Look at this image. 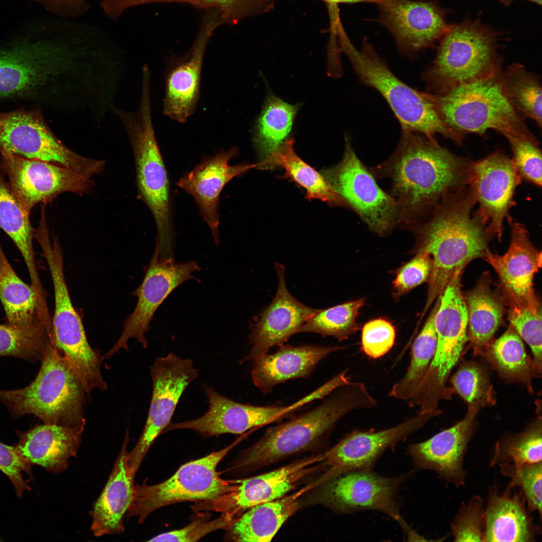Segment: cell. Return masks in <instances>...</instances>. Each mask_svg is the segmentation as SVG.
Returning <instances> with one entry per match:
<instances>
[{"mask_svg": "<svg viewBox=\"0 0 542 542\" xmlns=\"http://www.w3.org/2000/svg\"><path fill=\"white\" fill-rule=\"evenodd\" d=\"M471 163L435 138L401 130L394 152L370 170L375 178L390 179L398 225L408 229L424 221L444 198L468 185Z\"/></svg>", "mask_w": 542, "mask_h": 542, "instance_id": "cell-1", "label": "cell"}, {"mask_svg": "<svg viewBox=\"0 0 542 542\" xmlns=\"http://www.w3.org/2000/svg\"><path fill=\"white\" fill-rule=\"evenodd\" d=\"M469 188L464 187L444 198L429 219L410 227L416 238V250L428 253L432 268L424 314L459 270L471 260L484 257L491 235L478 215Z\"/></svg>", "mask_w": 542, "mask_h": 542, "instance_id": "cell-2", "label": "cell"}, {"mask_svg": "<svg viewBox=\"0 0 542 542\" xmlns=\"http://www.w3.org/2000/svg\"><path fill=\"white\" fill-rule=\"evenodd\" d=\"M91 66L75 39L16 45L0 51V97L48 86L61 105L68 103L86 85Z\"/></svg>", "mask_w": 542, "mask_h": 542, "instance_id": "cell-3", "label": "cell"}, {"mask_svg": "<svg viewBox=\"0 0 542 542\" xmlns=\"http://www.w3.org/2000/svg\"><path fill=\"white\" fill-rule=\"evenodd\" d=\"M332 393L314 409L267 429L242 455L235 467H261L301 452L328 434L350 413L377 404L362 382L351 381Z\"/></svg>", "mask_w": 542, "mask_h": 542, "instance_id": "cell-4", "label": "cell"}, {"mask_svg": "<svg viewBox=\"0 0 542 542\" xmlns=\"http://www.w3.org/2000/svg\"><path fill=\"white\" fill-rule=\"evenodd\" d=\"M141 88L137 109L127 111L114 105L110 112L119 120L130 142L139 192L154 218L160 255L173 257L174 229L170 181L152 119L151 86L145 83Z\"/></svg>", "mask_w": 542, "mask_h": 542, "instance_id": "cell-5", "label": "cell"}, {"mask_svg": "<svg viewBox=\"0 0 542 542\" xmlns=\"http://www.w3.org/2000/svg\"><path fill=\"white\" fill-rule=\"evenodd\" d=\"M40 370L28 386L0 390V401L13 416L32 414L44 424L84 427L87 393L82 382L54 345L46 351Z\"/></svg>", "mask_w": 542, "mask_h": 542, "instance_id": "cell-6", "label": "cell"}, {"mask_svg": "<svg viewBox=\"0 0 542 542\" xmlns=\"http://www.w3.org/2000/svg\"><path fill=\"white\" fill-rule=\"evenodd\" d=\"M340 44L359 81L375 89L384 98L401 130L418 132L431 138L440 134L462 145L465 135L443 121L428 93L411 87L396 77L367 40L363 41L360 49L345 37L341 39Z\"/></svg>", "mask_w": 542, "mask_h": 542, "instance_id": "cell-7", "label": "cell"}, {"mask_svg": "<svg viewBox=\"0 0 542 542\" xmlns=\"http://www.w3.org/2000/svg\"><path fill=\"white\" fill-rule=\"evenodd\" d=\"M502 70L441 93L427 92L443 121L458 132L482 135L493 129L502 135L533 137L504 93Z\"/></svg>", "mask_w": 542, "mask_h": 542, "instance_id": "cell-8", "label": "cell"}, {"mask_svg": "<svg viewBox=\"0 0 542 542\" xmlns=\"http://www.w3.org/2000/svg\"><path fill=\"white\" fill-rule=\"evenodd\" d=\"M494 37L471 22L449 28L430 66L423 73L426 92L439 94L502 70Z\"/></svg>", "mask_w": 542, "mask_h": 542, "instance_id": "cell-9", "label": "cell"}, {"mask_svg": "<svg viewBox=\"0 0 542 542\" xmlns=\"http://www.w3.org/2000/svg\"><path fill=\"white\" fill-rule=\"evenodd\" d=\"M241 439L227 447L182 465L169 479L160 483L134 485L127 518L137 516L144 522L155 510L172 504L212 500L229 492L233 480H226L217 471L219 463Z\"/></svg>", "mask_w": 542, "mask_h": 542, "instance_id": "cell-10", "label": "cell"}, {"mask_svg": "<svg viewBox=\"0 0 542 542\" xmlns=\"http://www.w3.org/2000/svg\"><path fill=\"white\" fill-rule=\"evenodd\" d=\"M36 239L48 264L52 279L55 300L52 319L55 347L80 380L89 383L101 375L102 357L89 344L81 319L71 301L67 286L61 246L49 232L42 231Z\"/></svg>", "mask_w": 542, "mask_h": 542, "instance_id": "cell-11", "label": "cell"}, {"mask_svg": "<svg viewBox=\"0 0 542 542\" xmlns=\"http://www.w3.org/2000/svg\"><path fill=\"white\" fill-rule=\"evenodd\" d=\"M0 152L54 163L89 179L105 166L104 161L81 156L67 147L38 109L0 112Z\"/></svg>", "mask_w": 542, "mask_h": 542, "instance_id": "cell-12", "label": "cell"}, {"mask_svg": "<svg viewBox=\"0 0 542 542\" xmlns=\"http://www.w3.org/2000/svg\"><path fill=\"white\" fill-rule=\"evenodd\" d=\"M462 271L455 273L439 296L435 318L436 350L417 392V398L427 404L437 405L450 397L446 381L468 340V310L461 290Z\"/></svg>", "mask_w": 542, "mask_h": 542, "instance_id": "cell-13", "label": "cell"}, {"mask_svg": "<svg viewBox=\"0 0 542 542\" xmlns=\"http://www.w3.org/2000/svg\"><path fill=\"white\" fill-rule=\"evenodd\" d=\"M341 161L322 170V175L372 232L385 236L398 225L397 204L379 187L374 176L359 160L349 137L346 136Z\"/></svg>", "mask_w": 542, "mask_h": 542, "instance_id": "cell-14", "label": "cell"}, {"mask_svg": "<svg viewBox=\"0 0 542 542\" xmlns=\"http://www.w3.org/2000/svg\"><path fill=\"white\" fill-rule=\"evenodd\" d=\"M153 391L142 435L128 453L130 473L136 475L150 447L171 421L182 394L198 376L193 361L174 353L158 357L150 368Z\"/></svg>", "mask_w": 542, "mask_h": 542, "instance_id": "cell-15", "label": "cell"}, {"mask_svg": "<svg viewBox=\"0 0 542 542\" xmlns=\"http://www.w3.org/2000/svg\"><path fill=\"white\" fill-rule=\"evenodd\" d=\"M325 452L312 455L267 473L233 480L231 491L212 500L196 502L193 508L229 513L237 519L251 507L288 494L306 477L325 470Z\"/></svg>", "mask_w": 542, "mask_h": 542, "instance_id": "cell-16", "label": "cell"}, {"mask_svg": "<svg viewBox=\"0 0 542 542\" xmlns=\"http://www.w3.org/2000/svg\"><path fill=\"white\" fill-rule=\"evenodd\" d=\"M200 269L194 261L176 263L173 257H160L156 244L143 282L134 292L138 297L136 306L124 322L120 336L105 357L108 358L121 349L128 350L130 339L147 347L146 334L156 311L175 288L186 281L195 279L192 273Z\"/></svg>", "mask_w": 542, "mask_h": 542, "instance_id": "cell-17", "label": "cell"}, {"mask_svg": "<svg viewBox=\"0 0 542 542\" xmlns=\"http://www.w3.org/2000/svg\"><path fill=\"white\" fill-rule=\"evenodd\" d=\"M209 409L201 417L188 421L171 423L165 432L189 429L205 437L224 434H241L249 430L276 423L293 415L299 409L314 400L310 393L288 406H256L231 400L205 385Z\"/></svg>", "mask_w": 542, "mask_h": 542, "instance_id": "cell-18", "label": "cell"}, {"mask_svg": "<svg viewBox=\"0 0 542 542\" xmlns=\"http://www.w3.org/2000/svg\"><path fill=\"white\" fill-rule=\"evenodd\" d=\"M521 181L512 159L498 151L471 164L468 185L479 204L476 213L499 241L504 221L511 219L510 209Z\"/></svg>", "mask_w": 542, "mask_h": 542, "instance_id": "cell-19", "label": "cell"}, {"mask_svg": "<svg viewBox=\"0 0 542 542\" xmlns=\"http://www.w3.org/2000/svg\"><path fill=\"white\" fill-rule=\"evenodd\" d=\"M409 475L387 477L372 470L347 472L325 482L322 498L326 504L337 511L349 513L377 510L390 516L403 527L407 523L400 514L397 493Z\"/></svg>", "mask_w": 542, "mask_h": 542, "instance_id": "cell-20", "label": "cell"}, {"mask_svg": "<svg viewBox=\"0 0 542 542\" xmlns=\"http://www.w3.org/2000/svg\"><path fill=\"white\" fill-rule=\"evenodd\" d=\"M1 156L10 185L29 214L40 202H49L66 192L82 195L94 185L91 179L62 166L6 154Z\"/></svg>", "mask_w": 542, "mask_h": 542, "instance_id": "cell-21", "label": "cell"}, {"mask_svg": "<svg viewBox=\"0 0 542 542\" xmlns=\"http://www.w3.org/2000/svg\"><path fill=\"white\" fill-rule=\"evenodd\" d=\"M434 417L418 413L384 430L353 431L325 451V473L317 481L320 484L347 472L372 470L385 451L405 440Z\"/></svg>", "mask_w": 542, "mask_h": 542, "instance_id": "cell-22", "label": "cell"}, {"mask_svg": "<svg viewBox=\"0 0 542 542\" xmlns=\"http://www.w3.org/2000/svg\"><path fill=\"white\" fill-rule=\"evenodd\" d=\"M379 5L378 21L392 34L400 52L409 58L442 38L449 28L441 9L433 3L387 0Z\"/></svg>", "mask_w": 542, "mask_h": 542, "instance_id": "cell-23", "label": "cell"}, {"mask_svg": "<svg viewBox=\"0 0 542 542\" xmlns=\"http://www.w3.org/2000/svg\"><path fill=\"white\" fill-rule=\"evenodd\" d=\"M278 277L276 295L270 304L255 318L249 326V354L243 361L252 360L268 353L273 347L283 345L319 309L302 304L288 291L285 277V267L275 264Z\"/></svg>", "mask_w": 542, "mask_h": 542, "instance_id": "cell-24", "label": "cell"}, {"mask_svg": "<svg viewBox=\"0 0 542 542\" xmlns=\"http://www.w3.org/2000/svg\"><path fill=\"white\" fill-rule=\"evenodd\" d=\"M510 222L511 240L502 255L488 250L484 256L498 274L502 291L508 304L534 305L540 302L533 288L534 275L541 266V252L532 244L522 224Z\"/></svg>", "mask_w": 542, "mask_h": 542, "instance_id": "cell-25", "label": "cell"}, {"mask_svg": "<svg viewBox=\"0 0 542 542\" xmlns=\"http://www.w3.org/2000/svg\"><path fill=\"white\" fill-rule=\"evenodd\" d=\"M478 410L469 406L466 417L454 426L425 441L410 444L407 453L414 465L435 472L442 480L457 487L464 485L466 476L464 458Z\"/></svg>", "mask_w": 542, "mask_h": 542, "instance_id": "cell-26", "label": "cell"}, {"mask_svg": "<svg viewBox=\"0 0 542 542\" xmlns=\"http://www.w3.org/2000/svg\"><path fill=\"white\" fill-rule=\"evenodd\" d=\"M237 154L236 148L208 157L176 183L194 199L200 213L211 229L214 240L219 243L218 206L220 195L226 184L235 177L257 167L256 164H229Z\"/></svg>", "mask_w": 542, "mask_h": 542, "instance_id": "cell-27", "label": "cell"}, {"mask_svg": "<svg viewBox=\"0 0 542 542\" xmlns=\"http://www.w3.org/2000/svg\"><path fill=\"white\" fill-rule=\"evenodd\" d=\"M217 24L209 23L189 53L181 57H172L166 64L163 112L178 122L185 123L196 110L204 55L208 40Z\"/></svg>", "mask_w": 542, "mask_h": 542, "instance_id": "cell-28", "label": "cell"}, {"mask_svg": "<svg viewBox=\"0 0 542 542\" xmlns=\"http://www.w3.org/2000/svg\"><path fill=\"white\" fill-rule=\"evenodd\" d=\"M335 346L282 345L273 354L252 360L251 376L254 385L266 395L278 384L309 377L328 355L344 348Z\"/></svg>", "mask_w": 542, "mask_h": 542, "instance_id": "cell-29", "label": "cell"}, {"mask_svg": "<svg viewBox=\"0 0 542 542\" xmlns=\"http://www.w3.org/2000/svg\"><path fill=\"white\" fill-rule=\"evenodd\" d=\"M84 429L44 424L25 432L17 431L19 442L16 450L30 466L38 465L54 473H61L67 468L69 459L76 456Z\"/></svg>", "mask_w": 542, "mask_h": 542, "instance_id": "cell-30", "label": "cell"}, {"mask_svg": "<svg viewBox=\"0 0 542 542\" xmlns=\"http://www.w3.org/2000/svg\"><path fill=\"white\" fill-rule=\"evenodd\" d=\"M511 490L500 494L497 486L489 488L483 541H534L540 534L523 495L520 491L511 494Z\"/></svg>", "mask_w": 542, "mask_h": 542, "instance_id": "cell-31", "label": "cell"}, {"mask_svg": "<svg viewBox=\"0 0 542 542\" xmlns=\"http://www.w3.org/2000/svg\"><path fill=\"white\" fill-rule=\"evenodd\" d=\"M127 433L121 450L100 495L91 511V530L95 536L124 531L123 521L134 494V479L128 466Z\"/></svg>", "mask_w": 542, "mask_h": 542, "instance_id": "cell-32", "label": "cell"}, {"mask_svg": "<svg viewBox=\"0 0 542 542\" xmlns=\"http://www.w3.org/2000/svg\"><path fill=\"white\" fill-rule=\"evenodd\" d=\"M317 484L314 481L294 493L248 509L227 529V538L236 541H270L285 521L297 510L302 497Z\"/></svg>", "mask_w": 542, "mask_h": 542, "instance_id": "cell-33", "label": "cell"}, {"mask_svg": "<svg viewBox=\"0 0 542 542\" xmlns=\"http://www.w3.org/2000/svg\"><path fill=\"white\" fill-rule=\"evenodd\" d=\"M490 279L485 274L464 296L468 315V339L477 354L490 343L503 315V302L491 290Z\"/></svg>", "mask_w": 542, "mask_h": 542, "instance_id": "cell-34", "label": "cell"}, {"mask_svg": "<svg viewBox=\"0 0 542 542\" xmlns=\"http://www.w3.org/2000/svg\"><path fill=\"white\" fill-rule=\"evenodd\" d=\"M2 164H0V228L11 238L21 253L33 285L39 284L33 248L34 229L30 214L23 207L14 193Z\"/></svg>", "mask_w": 542, "mask_h": 542, "instance_id": "cell-35", "label": "cell"}, {"mask_svg": "<svg viewBox=\"0 0 542 542\" xmlns=\"http://www.w3.org/2000/svg\"><path fill=\"white\" fill-rule=\"evenodd\" d=\"M294 140H286L274 152L257 164L259 168L275 166L284 168L285 177L291 179L306 191L309 200L319 199L331 205L346 206L344 200L326 179L303 161L294 150Z\"/></svg>", "mask_w": 542, "mask_h": 542, "instance_id": "cell-36", "label": "cell"}, {"mask_svg": "<svg viewBox=\"0 0 542 542\" xmlns=\"http://www.w3.org/2000/svg\"><path fill=\"white\" fill-rule=\"evenodd\" d=\"M0 301L8 323L22 327L44 325L50 330L40 317L34 288L18 277L8 261L1 242Z\"/></svg>", "mask_w": 542, "mask_h": 542, "instance_id": "cell-37", "label": "cell"}, {"mask_svg": "<svg viewBox=\"0 0 542 542\" xmlns=\"http://www.w3.org/2000/svg\"><path fill=\"white\" fill-rule=\"evenodd\" d=\"M438 298L412 347L409 366L404 375L392 386L389 395L408 403L416 394L432 362L437 347L435 318L440 304Z\"/></svg>", "mask_w": 542, "mask_h": 542, "instance_id": "cell-38", "label": "cell"}, {"mask_svg": "<svg viewBox=\"0 0 542 542\" xmlns=\"http://www.w3.org/2000/svg\"><path fill=\"white\" fill-rule=\"evenodd\" d=\"M298 105L288 104L274 95H269L256 121L254 145L263 159L276 151L290 134Z\"/></svg>", "mask_w": 542, "mask_h": 542, "instance_id": "cell-39", "label": "cell"}, {"mask_svg": "<svg viewBox=\"0 0 542 542\" xmlns=\"http://www.w3.org/2000/svg\"><path fill=\"white\" fill-rule=\"evenodd\" d=\"M501 79L504 93L515 111L541 127L542 91L538 76L522 64L515 63L502 70Z\"/></svg>", "mask_w": 542, "mask_h": 542, "instance_id": "cell-40", "label": "cell"}, {"mask_svg": "<svg viewBox=\"0 0 542 542\" xmlns=\"http://www.w3.org/2000/svg\"><path fill=\"white\" fill-rule=\"evenodd\" d=\"M482 353L502 376L521 381L531 389V376L537 372L520 336L511 325L501 337L490 343Z\"/></svg>", "mask_w": 542, "mask_h": 542, "instance_id": "cell-41", "label": "cell"}, {"mask_svg": "<svg viewBox=\"0 0 542 542\" xmlns=\"http://www.w3.org/2000/svg\"><path fill=\"white\" fill-rule=\"evenodd\" d=\"M52 345H55L53 333L44 325L22 327L8 323L0 324V356L41 361Z\"/></svg>", "mask_w": 542, "mask_h": 542, "instance_id": "cell-42", "label": "cell"}, {"mask_svg": "<svg viewBox=\"0 0 542 542\" xmlns=\"http://www.w3.org/2000/svg\"><path fill=\"white\" fill-rule=\"evenodd\" d=\"M364 298L326 309H319L300 328L299 333H314L342 341L359 329L356 319L365 304Z\"/></svg>", "mask_w": 542, "mask_h": 542, "instance_id": "cell-43", "label": "cell"}, {"mask_svg": "<svg viewBox=\"0 0 542 542\" xmlns=\"http://www.w3.org/2000/svg\"><path fill=\"white\" fill-rule=\"evenodd\" d=\"M541 422L525 431L496 444L490 466L501 463L514 465L541 462Z\"/></svg>", "mask_w": 542, "mask_h": 542, "instance_id": "cell-44", "label": "cell"}, {"mask_svg": "<svg viewBox=\"0 0 542 542\" xmlns=\"http://www.w3.org/2000/svg\"><path fill=\"white\" fill-rule=\"evenodd\" d=\"M502 475L511 480L509 489L519 488L527 508L531 512L537 511L541 517V462L514 465L511 463L498 464Z\"/></svg>", "mask_w": 542, "mask_h": 542, "instance_id": "cell-45", "label": "cell"}, {"mask_svg": "<svg viewBox=\"0 0 542 542\" xmlns=\"http://www.w3.org/2000/svg\"><path fill=\"white\" fill-rule=\"evenodd\" d=\"M511 326L530 347L537 373L541 369V308L540 302L521 306L509 304Z\"/></svg>", "mask_w": 542, "mask_h": 542, "instance_id": "cell-46", "label": "cell"}, {"mask_svg": "<svg viewBox=\"0 0 542 542\" xmlns=\"http://www.w3.org/2000/svg\"><path fill=\"white\" fill-rule=\"evenodd\" d=\"M452 383L469 406L479 409L494 402L492 387L477 365L462 366L452 377Z\"/></svg>", "mask_w": 542, "mask_h": 542, "instance_id": "cell-47", "label": "cell"}, {"mask_svg": "<svg viewBox=\"0 0 542 542\" xmlns=\"http://www.w3.org/2000/svg\"><path fill=\"white\" fill-rule=\"evenodd\" d=\"M508 141L513 160L522 179L541 186V153L534 136L514 133L503 135Z\"/></svg>", "mask_w": 542, "mask_h": 542, "instance_id": "cell-48", "label": "cell"}, {"mask_svg": "<svg viewBox=\"0 0 542 542\" xmlns=\"http://www.w3.org/2000/svg\"><path fill=\"white\" fill-rule=\"evenodd\" d=\"M484 528V500L473 496L467 503L463 502L451 523L455 541H483Z\"/></svg>", "mask_w": 542, "mask_h": 542, "instance_id": "cell-49", "label": "cell"}, {"mask_svg": "<svg viewBox=\"0 0 542 542\" xmlns=\"http://www.w3.org/2000/svg\"><path fill=\"white\" fill-rule=\"evenodd\" d=\"M395 337V329L390 321L382 318L373 319L362 328L361 350L370 358H379L392 349Z\"/></svg>", "mask_w": 542, "mask_h": 542, "instance_id": "cell-50", "label": "cell"}, {"mask_svg": "<svg viewBox=\"0 0 542 542\" xmlns=\"http://www.w3.org/2000/svg\"><path fill=\"white\" fill-rule=\"evenodd\" d=\"M236 520L232 515L227 513H223L220 517L213 520L200 517L193 520L183 528L162 533L148 541H196L216 530L228 529Z\"/></svg>", "mask_w": 542, "mask_h": 542, "instance_id": "cell-51", "label": "cell"}, {"mask_svg": "<svg viewBox=\"0 0 542 542\" xmlns=\"http://www.w3.org/2000/svg\"><path fill=\"white\" fill-rule=\"evenodd\" d=\"M184 2L204 7H216L223 14L225 20L237 22L247 17L268 12L273 8L274 0H147Z\"/></svg>", "mask_w": 542, "mask_h": 542, "instance_id": "cell-52", "label": "cell"}, {"mask_svg": "<svg viewBox=\"0 0 542 542\" xmlns=\"http://www.w3.org/2000/svg\"><path fill=\"white\" fill-rule=\"evenodd\" d=\"M432 268L431 256L417 251L416 255L398 269L393 282L394 295L399 297L429 280Z\"/></svg>", "mask_w": 542, "mask_h": 542, "instance_id": "cell-53", "label": "cell"}, {"mask_svg": "<svg viewBox=\"0 0 542 542\" xmlns=\"http://www.w3.org/2000/svg\"><path fill=\"white\" fill-rule=\"evenodd\" d=\"M31 466L25 463L17 454L15 446L0 442V470L12 483L17 495L21 498L24 492L31 489L23 476L25 472L31 476Z\"/></svg>", "mask_w": 542, "mask_h": 542, "instance_id": "cell-54", "label": "cell"}, {"mask_svg": "<svg viewBox=\"0 0 542 542\" xmlns=\"http://www.w3.org/2000/svg\"><path fill=\"white\" fill-rule=\"evenodd\" d=\"M43 6L47 11L63 18H74L87 11L86 0H31Z\"/></svg>", "mask_w": 542, "mask_h": 542, "instance_id": "cell-55", "label": "cell"}, {"mask_svg": "<svg viewBox=\"0 0 542 542\" xmlns=\"http://www.w3.org/2000/svg\"><path fill=\"white\" fill-rule=\"evenodd\" d=\"M326 2L332 4L338 3H354L359 2H369L376 3L379 5L384 3L387 0H321Z\"/></svg>", "mask_w": 542, "mask_h": 542, "instance_id": "cell-56", "label": "cell"}, {"mask_svg": "<svg viewBox=\"0 0 542 542\" xmlns=\"http://www.w3.org/2000/svg\"><path fill=\"white\" fill-rule=\"evenodd\" d=\"M535 2L538 4L540 5L541 4V0H529Z\"/></svg>", "mask_w": 542, "mask_h": 542, "instance_id": "cell-57", "label": "cell"}, {"mask_svg": "<svg viewBox=\"0 0 542 542\" xmlns=\"http://www.w3.org/2000/svg\"><path fill=\"white\" fill-rule=\"evenodd\" d=\"M1 541V540L0 539V541Z\"/></svg>", "mask_w": 542, "mask_h": 542, "instance_id": "cell-58", "label": "cell"}]
</instances>
